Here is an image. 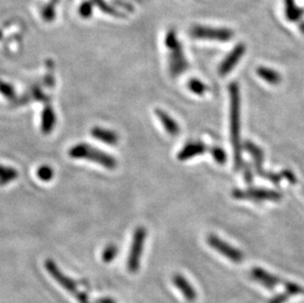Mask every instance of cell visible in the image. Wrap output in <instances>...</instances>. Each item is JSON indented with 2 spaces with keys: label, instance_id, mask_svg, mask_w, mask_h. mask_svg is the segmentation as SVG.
<instances>
[{
  "label": "cell",
  "instance_id": "1",
  "mask_svg": "<svg viewBox=\"0 0 304 303\" xmlns=\"http://www.w3.org/2000/svg\"><path fill=\"white\" fill-rule=\"evenodd\" d=\"M229 119H230V139L233 149L234 169L239 170L242 167V144L240 139V91L237 83L229 85Z\"/></svg>",
  "mask_w": 304,
  "mask_h": 303
},
{
  "label": "cell",
  "instance_id": "33",
  "mask_svg": "<svg viewBox=\"0 0 304 303\" xmlns=\"http://www.w3.org/2000/svg\"><path fill=\"white\" fill-rule=\"evenodd\" d=\"M1 37H2V34H1V32H0V38H1Z\"/></svg>",
  "mask_w": 304,
  "mask_h": 303
},
{
  "label": "cell",
  "instance_id": "5",
  "mask_svg": "<svg viewBox=\"0 0 304 303\" xmlns=\"http://www.w3.org/2000/svg\"><path fill=\"white\" fill-rule=\"evenodd\" d=\"M232 196L236 200H245L253 202H279L282 199V194L278 191L266 188H247L237 189L232 192Z\"/></svg>",
  "mask_w": 304,
  "mask_h": 303
},
{
  "label": "cell",
  "instance_id": "13",
  "mask_svg": "<svg viewBox=\"0 0 304 303\" xmlns=\"http://www.w3.org/2000/svg\"><path fill=\"white\" fill-rule=\"evenodd\" d=\"M173 284L178 288L186 300L189 302H194L197 299V292L191 286V284L180 274H176L172 278Z\"/></svg>",
  "mask_w": 304,
  "mask_h": 303
},
{
  "label": "cell",
  "instance_id": "23",
  "mask_svg": "<svg viewBox=\"0 0 304 303\" xmlns=\"http://www.w3.org/2000/svg\"><path fill=\"white\" fill-rule=\"evenodd\" d=\"M37 175L38 177L43 180V181H49L53 178L54 175V171L52 169V167L47 165H43L38 168L37 170Z\"/></svg>",
  "mask_w": 304,
  "mask_h": 303
},
{
  "label": "cell",
  "instance_id": "11",
  "mask_svg": "<svg viewBox=\"0 0 304 303\" xmlns=\"http://www.w3.org/2000/svg\"><path fill=\"white\" fill-rule=\"evenodd\" d=\"M250 277L252 280L268 289H274L278 285L284 283V281L280 279V277L269 273L260 267L253 268L250 271Z\"/></svg>",
  "mask_w": 304,
  "mask_h": 303
},
{
  "label": "cell",
  "instance_id": "26",
  "mask_svg": "<svg viewBox=\"0 0 304 303\" xmlns=\"http://www.w3.org/2000/svg\"><path fill=\"white\" fill-rule=\"evenodd\" d=\"M211 155L213 156L214 160L220 165H224L227 162V154L220 147H213L211 149Z\"/></svg>",
  "mask_w": 304,
  "mask_h": 303
},
{
  "label": "cell",
  "instance_id": "12",
  "mask_svg": "<svg viewBox=\"0 0 304 303\" xmlns=\"http://www.w3.org/2000/svg\"><path fill=\"white\" fill-rule=\"evenodd\" d=\"M207 146L201 141H190L185 144V146L177 154V159L179 161H188L194 157L203 155L207 151Z\"/></svg>",
  "mask_w": 304,
  "mask_h": 303
},
{
  "label": "cell",
  "instance_id": "6",
  "mask_svg": "<svg viewBox=\"0 0 304 303\" xmlns=\"http://www.w3.org/2000/svg\"><path fill=\"white\" fill-rule=\"evenodd\" d=\"M244 147L246 152H248L251 155V157L253 159L255 170L258 173L259 176L274 183L276 185H280V183L283 179L282 173L278 174V173H274V172H271V171H266L263 168L264 153L262 151V149L258 147L256 144H254L253 142H250V141H246L244 143Z\"/></svg>",
  "mask_w": 304,
  "mask_h": 303
},
{
  "label": "cell",
  "instance_id": "18",
  "mask_svg": "<svg viewBox=\"0 0 304 303\" xmlns=\"http://www.w3.org/2000/svg\"><path fill=\"white\" fill-rule=\"evenodd\" d=\"M286 16L289 22H298L301 21L304 16V9L298 7L295 4L294 0H285Z\"/></svg>",
  "mask_w": 304,
  "mask_h": 303
},
{
  "label": "cell",
  "instance_id": "22",
  "mask_svg": "<svg viewBox=\"0 0 304 303\" xmlns=\"http://www.w3.org/2000/svg\"><path fill=\"white\" fill-rule=\"evenodd\" d=\"M187 86L190 91L196 94L198 96H202L207 91V86L203 82H201L199 79H195V78L190 79Z\"/></svg>",
  "mask_w": 304,
  "mask_h": 303
},
{
  "label": "cell",
  "instance_id": "21",
  "mask_svg": "<svg viewBox=\"0 0 304 303\" xmlns=\"http://www.w3.org/2000/svg\"><path fill=\"white\" fill-rule=\"evenodd\" d=\"M0 94L7 100L13 102L16 100V92L14 87L9 83L0 80Z\"/></svg>",
  "mask_w": 304,
  "mask_h": 303
},
{
  "label": "cell",
  "instance_id": "10",
  "mask_svg": "<svg viewBox=\"0 0 304 303\" xmlns=\"http://www.w3.org/2000/svg\"><path fill=\"white\" fill-rule=\"evenodd\" d=\"M246 51V46L244 44H238L233 47V49L229 52L228 56L222 61L219 67V74L223 77L228 75L230 71L238 64V62L242 58Z\"/></svg>",
  "mask_w": 304,
  "mask_h": 303
},
{
  "label": "cell",
  "instance_id": "17",
  "mask_svg": "<svg viewBox=\"0 0 304 303\" xmlns=\"http://www.w3.org/2000/svg\"><path fill=\"white\" fill-rule=\"evenodd\" d=\"M47 96L44 94V92L42 91V89L38 86H34L30 88L28 91L26 92V94L24 96H22V98L20 100L17 101V104L20 106H24L30 102L33 101H37V102H44V101H47Z\"/></svg>",
  "mask_w": 304,
  "mask_h": 303
},
{
  "label": "cell",
  "instance_id": "8",
  "mask_svg": "<svg viewBox=\"0 0 304 303\" xmlns=\"http://www.w3.org/2000/svg\"><path fill=\"white\" fill-rule=\"evenodd\" d=\"M207 243L216 251L221 253L223 256L228 258L233 263L239 264L242 262V260L244 259V253L240 250L232 247L230 244L222 240L220 237H218L215 234L208 235Z\"/></svg>",
  "mask_w": 304,
  "mask_h": 303
},
{
  "label": "cell",
  "instance_id": "14",
  "mask_svg": "<svg viewBox=\"0 0 304 303\" xmlns=\"http://www.w3.org/2000/svg\"><path fill=\"white\" fill-rule=\"evenodd\" d=\"M91 135L93 138L107 144L110 146H115L118 141H119V136L116 132L107 129L101 126H95L93 127L91 130Z\"/></svg>",
  "mask_w": 304,
  "mask_h": 303
},
{
  "label": "cell",
  "instance_id": "9",
  "mask_svg": "<svg viewBox=\"0 0 304 303\" xmlns=\"http://www.w3.org/2000/svg\"><path fill=\"white\" fill-rule=\"evenodd\" d=\"M45 267H46V271L58 283V285L64 288L65 290H67L69 293L75 295L79 291L75 282L73 280H71L70 278H68L66 275L62 273L60 269L58 268V266L56 265V263L53 260H51V259L46 260Z\"/></svg>",
  "mask_w": 304,
  "mask_h": 303
},
{
  "label": "cell",
  "instance_id": "32",
  "mask_svg": "<svg viewBox=\"0 0 304 303\" xmlns=\"http://www.w3.org/2000/svg\"><path fill=\"white\" fill-rule=\"evenodd\" d=\"M298 28H299L300 32L304 35V21H300V22H299V24H298Z\"/></svg>",
  "mask_w": 304,
  "mask_h": 303
},
{
  "label": "cell",
  "instance_id": "31",
  "mask_svg": "<svg viewBox=\"0 0 304 303\" xmlns=\"http://www.w3.org/2000/svg\"><path fill=\"white\" fill-rule=\"evenodd\" d=\"M97 303H116L113 299L111 298H108V297H105V298H102V299H99Z\"/></svg>",
  "mask_w": 304,
  "mask_h": 303
},
{
  "label": "cell",
  "instance_id": "20",
  "mask_svg": "<svg viewBox=\"0 0 304 303\" xmlns=\"http://www.w3.org/2000/svg\"><path fill=\"white\" fill-rule=\"evenodd\" d=\"M19 176V172L16 168L0 165V185L4 186L14 181Z\"/></svg>",
  "mask_w": 304,
  "mask_h": 303
},
{
  "label": "cell",
  "instance_id": "24",
  "mask_svg": "<svg viewBox=\"0 0 304 303\" xmlns=\"http://www.w3.org/2000/svg\"><path fill=\"white\" fill-rule=\"evenodd\" d=\"M118 255V247L115 244H108L103 251V261L105 263H110Z\"/></svg>",
  "mask_w": 304,
  "mask_h": 303
},
{
  "label": "cell",
  "instance_id": "7",
  "mask_svg": "<svg viewBox=\"0 0 304 303\" xmlns=\"http://www.w3.org/2000/svg\"><path fill=\"white\" fill-rule=\"evenodd\" d=\"M190 34L193 38L213 40L222 43H226L233 38V31L228 28H211L206 26H195L193 27Z\"/></svg>",
  "mask_w": 304,
  "mask_h": 303
},
{
  "label": "cell",
  "instance_id": "15",
  "mask_svg": "<svg viewBox=\"0 0 304 303\" xmlns=\"http://www.w3.org/2000/svg\"><path fill=\"white\" fill-rule=\"evenodd\" d=\"M41 128L44 134H49L52 132L56 125V114L53 110L52 106L48 103H46V106L42 111V117H41Z\"/></svg>",
  "mask_w": 304,
  "mask_h": 303
},
{
  "label": "cell",
  "instance_id": "28",
  "mask_svg": "<svg viewBox=\"0 0 304 303\" xmlns=\"http://www.w3.org/2000/svg\"><path fill=\"white\" fill-rule=\"evenodd\" d=\"M289 297H291L289 295V293L287 291H285L284 293H281V294H278L276 295L275 297H273L270 302L269 303H286L288 301Z\"/></svg>",
  "mask_w": 304,
  "mask_h": 303
},
{
  "label": "cell",
  "instance_id": "2",
  "mask_svg": "<svg viewBox=\"0 0 304 303\" xmlns=\"http://www.w3.org/2000/svg\"><path fill=\"white\" fill-rule=\"evenodd\" d=\"M68 155L72 159L86 160L89 162H93L109 170L115 169L118 165L114 157H112L111 155L107 154L103 150L93 147L88 143H79L75 146H73L68 152Z\"/></svg>",
  "mask_w": 304,
  "mask_h": 303
},
{
  "label": "cell",
  "instance_id": "25",
  "mask_svg": "<svg viewBox=\"0 0 304 303\" xmlns=\"http://www.w3.org/2000/svg\"><path fill=\"white\" fill-rule=\"evenodd\" d=\"M284 284H285L286 291L291 297L295 296V295H299V294H304V288L300 285H297L292 282H285V281H284Z\"/></svg>",
  "mask_w": 304,
  "mask_h": 303
},
{
  "label": "cell",
  "instance_id": "29",
  "mask_svg": "<svg viewBox=\"0 0 304 303\" xmlns=\"http://www.w3.org/2000/svg\"><path fill=\"white\" fill-rule=\"evenodd\" d=\"M282 175H283V178H287V179H288L290 183H292V184H294V183L296 182V178H295L294 174H293L290 170H288V169L284 170V171L282 172Z\"/></svg>",
  "mask_w": 304,
  "mask_h": 303
},
{
  "label": "cell",
  "instance_id": "3",
  "mask_svg": "<svg viewBox=\"0 0 304 303\" xmlns=\"http://www.w3.org/2000/svg\"><path fill=\"white\" fill-rule=\"evenodd\" d=\"M166 46L169 50V72L172 77L183 74L188 68V62L183 52V46L177 39L176 33L169 31L166 37Z\"/></svg>",
  "mask_w": 304,
  "mask_h": 303
},
{
  "label": "cell",
  "instance_id": "27",
  "mask_svg": "<svg viewBox=\"0 0 304 303\" xmlns=\"http://www.w3.org/2000/svg\"><path fill=\"white\" fill-rule=\"evenodd\" d=\"M242 167H244V180L246 181V183H248V184L252 183V181H253L252 167H251V166L249 164H247V163H244Z\"/></svg>",
  "mask_w": 304,
  "mask_h": 303
},
{
  "label": "cell",
  "instance_id": "4",
  "mask_svg": "<svg viewBox=\"0 0 304 303\" xmlns=\"http://www.w3.org/2000/svg\"><path fill=\"white\" fill-rule=\"evenodd\" d=\"M146 237L147 229L145 227H138L135 228L132 237L131 247L129 250V256L127 259V268L130 273H136L140 268Z\"/></svg>",
  "mask_w": 304,
  "mask_h": 303
},
{
  "label": "cell",
  "instance_id": "16",
  "mask_svg": "<svg viewBox=\"0 0 304 303\" xmlns=\"http://www.w3.org/2000/svg\"><path fill=\"white\" fill-rule=\"evenodd\" d=\"M155 112H156V115L158 116L159 120L162 123L164 129L169 135L176 136L179 133L180 128H179L178 123L175 122L167 112L163 109H160V108L156 109Z\"/></svg>",
  "mask_w": 304,
  "mask_h": 303
},
{
  "label": "cell",
  "instance_id": "30",
  "mask_svg": "<svg viewBox=\"0 0 304 303\" xmlns=\"http://www.w3.org/2000/svg\"><path fill=\"white\" fill-rule=\"evenodd\" d=\"M74 296L76 297L77 300H78V302L79 303H90L89 298H88V296H87V294L84 293V292L78 291Z\"/></svg>",
  "mask_w": 304,
  "mask_h": 303
},
{
  "label": "cell",
  "instance_id": "19",
  "mask_svg": "<svg viewBox=\"0 0 304 303\" xmlns=\"http://www.w3.org/2000/svg\"><path fill=\"white\" fill-rule=\"evenodd\" d=\"M257 74L270 85H279L282 82V76L272 68L261 66L257 69Z\"/></svg>",
  "mask_w": 304,
  "mask_h": 303
}]
</instances>
